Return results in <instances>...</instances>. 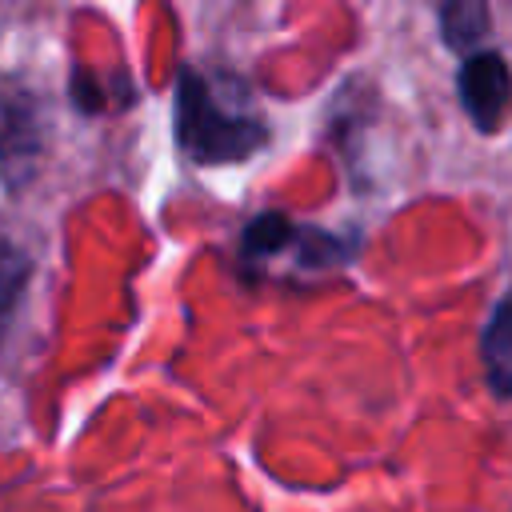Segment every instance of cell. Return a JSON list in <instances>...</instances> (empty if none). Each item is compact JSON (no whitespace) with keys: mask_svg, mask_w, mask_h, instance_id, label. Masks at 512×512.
<instances>
[{"mask_svg":"<svg viewBox=\"0 0 512 512\" xmlns=\"http://www.w3.org/2000/svg\"><path fill=\"white\" fill-rule=\"evenodd\" d=\"M480 348H484L488 384H492L500 396H512V288H508V292L500 296V304L492 308Z\"/></svg>","mask_w":512,"mask_h":512,"instance_id":"277c9868","label":"cell"},{"mask_svg":"<svg viewBox=\"0 0 512 512\" xmlns=\"http://www.w3.org/2000/svg\"><path fill=\"white\" fill-rule=\"evenodd\" d=\"M460 104L480 132H500L512 112V72L500 52H472L460 64Z\"/></svg>","mask_w":512,"mask_h":512,"instance_id":"7a4b0ae2","label":"cell"},{"mask_svg":"<svg viewBox=\"0 0 512 512\" xmlns=\"http://www.w3.org/2000/svg\"><path fill=\"white\" fill-rule=\"evenodd\" d=\"M24 284H28V260H24V252L0 236V336H4L12 312H16L20 296H24Z\"/></svg>","mask_w":512,"mask_h":512,"instance_id":"52a82bcc","label":"cell"},{"mask_svg":"<svg viewBox=\"0 0 512 512\" xmlns=\"http://www.w3.org/2000/svg\"><path fill=\"white\" fill-rule=\"evenodd\" d=\"M4 112V132H0V160L12 176V160L32 164L36 148H40V132H36V108L28 100V92H12L0 100Z\"/></svg>","mask_w":512,"mask_h":512,"instance_id":"3957f363","label":"cell"},{"mask_svg":"<svg viewBox=\"0 0 512 512\" xmlns=\"http://www.w3.org/2000/svg\"><path fill=\"white\" fill-rule=\"evenodd\" d=\"M440 32H444V44L452 52H468L484 40L488 32V8L480 0H456V4H444L440 8Z\"/></svg>","mask_w":512,"mask_h":512,"instance_id":"8992f818","label":"cell"},{"mask_svg":"<svg viewBox=\"0 0 512 512\" xmlns=\"http://www.w3.org/2000/svg\"><path fill=\"white\" fill-rule=\"evenodd\" d=\"M292 240H296V224H292L284 212H260V216H252V224L244 228L240 260H244V264L272 260V256H280Z\"/></svg>","mask_w":512,"mask_h":512,"instance_id":"5b68a950","label":"cell"},{"mask_svg":"<svg viewBox=\"0 0 512 512\" xmlns=\"http://www.w3.org/2000/svg\"><path fill=\"white\" fill-rule=\"evenodd\" d=\"M176 140L200 164H228L252 156L268 140V128L240 92L228 96L216 80L184 68L176 88Z\"/></svg>","mask_w":512,"mask_h":512,"instance_id":"6da1fadb","label":"cell"}]
</instances>
